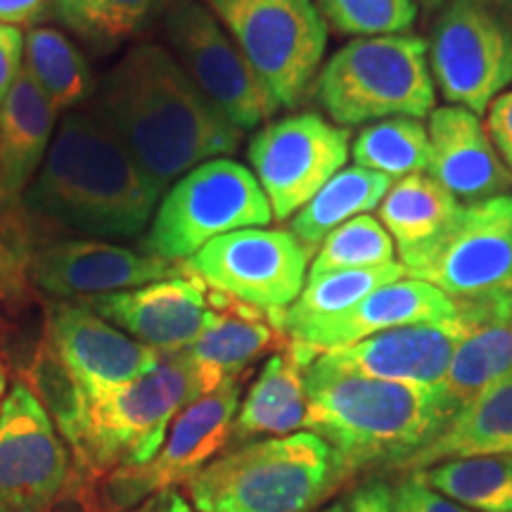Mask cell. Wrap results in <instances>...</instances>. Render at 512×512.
I'll return each instance as SVG.
<instances>
[{
  "instance_id": "6da1fadb",
  "label": "cell",
  "mask_w": 512,
  "mask_h": 512,
  "mask_svg": "<svg viewBox=\"0 0 512 512\" xmlns=\"http://www.w3.org/2000/svg\"><path fill=\"white\" fill-rule=\"evenodd\" d=\"M105 121L162 195L209 159L228 157L242 131L157 43L133 46L107 72L95 98Z\"/></svg>"
},
{
  "instance_id": "7a4b0ae2",
  "label": "cell",
  "mask_w": 512,
  "mask_h": 512,
  "mask_svg": "<svg viewBox=\"0 0 512 512\" xmlns=\"http://www.w3.org/2000/svg\"><path fill=\"white\" fill-rule=\"evenodd\" d=\"M309 420L347 479L399 472L460 411L444 389L375 380L320 354L304 370Z\"/></svg>"
},
{
  "instance_id": "3957f363",
  "label": "cell",
  "mask_w": 512,
  "mask_h": 512,
  "mask_svg": "<svg viewBox=\"0 0 512 512\" xmlns=\"http://www.w3.org/2000/svg\"><path fill=\"white\" fill-rule=\"evenodd\" d=\"M22 202L29 214L72 233L133 238L152 221L162 190L105 121L72 112L57 126Z\"/></svg>"
},
{
  "instance_id": "277c9868",
  "label": "cell",
  "mask_w": 512,
  "mask_h": 512,
  "mask_svg": "<svg viewBox=\"0 0 512 512\" xmlns=\"http://www.w3.org/2000/svg\"><path fill=\"white\" fill-rule=\"evenodd\" d=\"M204 394L188 356L162 354L150 373L100 394H53L62 439L81 465L100 472L145 465L164 444L171 422Z\"/></svg>"
},
{
  "instance_id": "5b68a950",
  "label": "cell",
  "mask_w": 512,
  "mask_h": 512,
  "mask_svg": "<svg viewBox=\"0 0 512 512\" xmlns=\"http://www.w3.org/2000/svg\"><path fill=\"white\" fill-rule=\"evenodd\" d=\"M344 482L335 451L304 430L223 453L185 486L197 512H311Z\"/></svg>"
},
{
  "instance_id": "8992f818",
  "label": "cell",
  "mask_w": 512,
  "mask_h": 512,
  "mask_svg": "<svg viewBox=\"0 0 512 512\" xmlns=\"http://www.w3.org/2000/svg\"><path fill=\"white\" fill-rule=\"evenodd\" d=\"M316 95L328 117L344 128L430 117L434 79L427 43L413 34L354 38L323 64Z\"/></svg>"
},
{
  "instance_id": "52a82bcc",
  "label": "cell",
  "mask_w": 512,
  "mask_h": 512,
  "mask_svg": "<svg viewBox=\"0 0 512 512\" xmlns=\"http://www.w3.org/2000/svg\"><path fill=\"white\" fill-rule=\"evenodd\" d=\"M273 211L245 164L209 159L164 192L152 226L140 242L145 254L183 264L207 242L245 228H264Z\"/></svg>"
},
{
  "instance_id": "ba28073f",
  "label": "cell",
  "mask_w": 512,
  "mask_h": 512,
  "mask_svg": "<svg viewBox=\"0 0 512 512\" xmlns=\"http://www.w3.org/2000/svg\"><path fill=\"white\" fill-rule=\"evenodd\" d=\"M280 107H297L316 79L328 27L316 0H207Z\"/></svg>"
},
{
  "instance_id": "9c48e42d",
  "label": "cell",
  "mask_w": 512,
  "mask_h": 512,
  "mask_svg": "<svg viewBox=\"0 0 512 512\" xmlns=\"http://www.w3.org/2000/svg\"><path fill=\"white\" fill-rule=\"evenodd\" d=\"M406 273L456 304L496 302L512 292V195L460 204L427 245L401 256Z\"/></svg>"
},
{
  "instance_id": "30bf717a",
  "label": "cell",
  "mask_w": 512,
  "mask_h": 512,
  "mask_svg": "<svg viewBox=\"0 0 512 512\" xmlns=\"http://www.w3.org/2000/svg\"><path fill=\"white\" fill-rule=\"evenodd\" d=\"M427 53L441 95L482 117L512 83V0H448Z\"/></svg>"
},
{
  "instance_id": "8fae6325",
  "label": "cell",
  "mask_w": 512,
  "mask_h": 512,
  "mask_svg": "<svg viewBox=\"0 0 512 512\" xmlns=\"http://www.w3.org/2000/svg\"><path fill=\"white\" fill-rule=\"evenodd\" d=\"M159 15L171 55L240 131L259 126L280 110L223 24L200 0H166Z\"/></svg>"
},
{
  "instance_id": "7c38bea8",
  "label": "cell",
  "mask_w": 512,
  "mask_h": 512,
  "mask_svg": "<svg viewBox=\"0 0 512 512\" xmlns=\"http://www.w3.org/2000/svg\"><path fill=\"white\" fill-rule=\"evenodd\" d=\"M309 259L290 230L245 228L207 242L183 271L209 290L278 313L302 294Z\"/></svg>"
},
{
  "instance_id": "4fadbf2b",
  "label": "cell",
  "mask_w": 512,
  "mask_h": 512,
  "mask_svg": "<svg viewBox=\"0 0 512 512\" xmlns=\"http://www.w3.org/2000/svg\"><path fill=\"white\" fill-rule=\"evenodd\" d=\"M242 382L228 380L214 392L192 399L171 422L159 451L138 467L114 470L105 482V503L112 512L131 510L147 498L188 484L230 441L240 408Z\"/></svg>"
},
{
  "instance_id": "5bb4252c",
  "label": "cell",
  "mask_w": 512,
  "mask_h": 512,
  "mask_svg": "<svg viewBox=\"0 0 512 512\" xmlns=\"http://www.w3.org/2000/svg\"><path fill=\"white\" fill-rule=\"evenodd\" d=\"M351 131L320 114L302 112L261 128L249 143L252 174L266 192L275 221H290L344 169Z\"/></svg>"
},
{
  "instance_id": "9a60e30c",
  "label": "cell",
  "mask_w": 512,
  "mask_h": 512,
  "mask_svg": "<svg viewBox=\"0 0 512 512\" xmlns=\"http://www.w3.org/2000/svg\"><path fill=\"white\" fill-rule=\"evenodd\" d=\"M46 354L53 368V394L83 396L138 380L162 358L81 302L50 304Z\"/></svg>"
},
{
  "instance_id": "2e32d148",
  "label": "cell",
  "mask_w": 512,
  "mask_h": 512,
  "mask_svg": "<svg viewBox=\"0 0 512 512\" xmlns=\"http://www.w3.org/2000/svg\"><path fill=\"white\" fill-rule=\"evenodd\" d=\"M69 479V451L46 403L15 382L0 408V512H50Z\"/></svg>"
},
{
  "instance_id": "e0dca14e",
  "label": "cell",
  "mask_w": 512,
  "mask_h": 512,
  "mask_svg": "<svg viewBox=\"0 0 512 512\" xmlns=\"http://www.w3.org/2000/svg\"><path fill=\"white\" fill-rule=\"evenodd\" d=\"M183 273V264L100 240L50 242L29 259L31 283L55 302H81Z\"/></svg>"
},
{
  "instance_id": "ac0fdd59",
  "label": "cell",
  "mask_w": 512,
  "mask_h": 512,
  "mask_svg": "<svg viewBox=\"0 0 512 512\" xmlns=\"http://www.w3.org/2000/svg\"><path fill=\"white\" fill-rule=\"evenodd\" d=\"M81 304L145 347L159 354H181L195 344L207 323L209 287L183 273L133 290L81 299Z\"/></svg>"
},
{
  "instance_id": "d6986e66",
  "label": "cell",
  "mask_w": 512,
  "mask_h": 512,
  "mask_svg": "<svg viewBox=\"0 0 512 512\" xmlns=\"http://www.w3.org/2000/svg\"><path fill=\"white\" fill-rule=\"evenodd\" d=\"M456 316L458 304L453 299H448L437 287L406 275L396 283L370 292L351 309L292 332L287 335V344L318 358L320 354L347 349L380 332L406 328V325L448 323Z\"/></svg>"
},
{
  "instance_id": "ffe728a7",
  "label": "cell",
  "mask_w": 512,
  "mask_h": 512,
  "mask_svg": "<svg viewBox=\"0 0 512 512\" xmlns=\"http://www.w3.org/2000/svg\"><path fill=\"white\" fill-rule=\"evenodd\" d=\"M470 320L458 306V316L448 323L406 325L373 335L347 349L328 351L332 363L375 380L439 387L444 382L458 344Z\"/></svg>"
},
{
  "instance_id": "44dd1931",
  "label": "cell",
  "mask_w": 512,
  "mask_h": 512,
  "mask_svg": "<svg viewBox=\"0 0 512 512\" xmlns=\"http://www.w3.org/2000/svg\"><path fill=\"white\" fill-rule=\"evenodd\" d=\"M427 174L467 204L505 195L512 171L496 152L486 124L463 107H439L430 114Z\"/></svg>"
},
{
  "instance_id": "7402d4cb",
  "label": "cell",
  "mask_w": 512,
  "mask_h": 512,
  "mask_svg": "<svg viewBox=\"0 0 512 512\" xmlns=\"http://www.w3.org/2000/svg\"><path fill=\"white\" fill-rule=\"evenodd\" d=\"M278 313L209 290L207 323L195 344L183 351L200 375L204 394L228 380H240L249 363L266 351L287 347Z\"/></svg>"
},
{
  "instance_id": "603a6c76",
  "label": "cell",
  "mask_w": 512,
  "mask_h": 512,
  "mask_svg": "<svg viewBox=\"0 0 512 512\" xmlns=\"http://www.w3.org/2000/svg\"><path fill=\"white\" fill-rule=\"evenodd\" d=\"M57 110L24 72L0 102V207L24 200L55 138Z\"/></svg>"
},
{
  "instance_id": "cb8c5ba5",
  "label": "cell",
  "mask_w": 512,
  "mask_h": 512,
  "mask_svg": "<svg viewBox=\"0 0 512 512\" xmlns=\"http://www.w3.org/2000/svg\"><path fill=\"white\" fill-rule=\"evenodd\" d=\"M512 453V373L453 415L430 446L422 448L399 472H418L456 458ZM396 472V475H399Z\"/></svg>"
},
{
  "instance_id": "d4e9b609",
  "label": "cell",
  "mask_w": 512,
  "mask_h": 512,
  "mask_svg": "<svg viewBox=\"0 0 512 512\" xmlns=\"http://www.w3.org/2000/svg\"><path fill=\"white\" fill-rule=\"evenodd\" d=\"M306 368L309 366L290 347L275 351L240 403L230 439L242 444L254 437H287L304 432L309 420Z\"/></svg>"
},
{
  "instance_id": "484cf974",
  "label": "cell",
  "mask_w": 512,
  "mask_h": 512,
  "mask_svg": "<svg viewBox=\"0 0 512 512\" xmlns=\"http://www.w3.org/2000/svg\"><path fill=\"white\" fill-rule=\"evenodd\" d=\"M458 306L470 320V328L453 354L441 389L463 408L512 373V323L498 316L494 302Z\"/></svg>"
},
{
  "instance_id": "4316f807",
  "label": "cell",
  "mask_w": 512,
  "mask_h": 512,
  "mask_svg": "<svg viewBox=\"0 0 512 512\" xmlns=\"http://www.w3.org/2000/svg\"><path fill=\"white\" fill-rule=\"evenodd\" d=\"M392 183V178L361 169V166L342 169L313 195L306 207L292 216L290 233L313 259L332 230L380 207Z\"/></svg>"
},
{
  "instance_id": "83f0119b",
  "label": "cell",
  "mask_w": 512,
  "mask_h": 512,
  "mask_svg": "<svg viewBox=\"0 0 512 512\" xmlns=\"http://www.w3.org/2000/svg\"><path fill=\"white\" fill-rule=\"evenodd\" d=\"M377 209L380 223L403 256L437 238L456 219L460 202L425 171L394 181Z\"/></svg>"
},
{
  "instance_id": "f1b7e54d",
  "label": "cell",
  "mask_w": 512,
  "mask_h": 512,
  "mask_svg": "<svg viewBox=\"0 0 512 512\" xmlns=\"http://www.w3.org/2000/svg\"><path fill=\"white\" fill-rule=\"evenodd\" d=\"M403 264H384L373 268H349V271H332L306 278L302 294L294 299L292 306L278 313L283 335L318 323V320L332 318L337 313L351 309V306L366 299L370 292L406 278Z\"/></svg>"
},
{
  "instance_id": "f546056e",
  "label": "cell",
  "mask_w": 512,
  "mask_h": 512,
  "mask_svg": "<svg viewBox=\"0 0 512 512\" xmlns=\"http://www.w3.org/2000/svg\"><path fill=\"white\" fill-rule=\"evenodd\" d=\"M24 72L36 81L57 112L72 110L93 93V76L86 57L53 27H31L27 31Z\"/></svg>"
},
{
  "instance_id": "4dcf8cb0",
  "label": "cell",
  "mask_w": 512,
  "mask_h": 512,
  "mask_svg": "<svg viewBox=\"0 0 512 512\" xmlns=\"http://www.w3.org/2000/svg\"><path fill=\"white\" fill-rule=\"evenodd\" d=\"M427 484L472 512H512V453L444 460L420 470Z\"/></svg>"
},
{
  "instance_id": "1f68e13d",
  "label": "cell",
  "mask_w": 512,
  "mask_h": 512,
  "mask_svg": "<svg viewBox=\"0 0 512 512\" xmlns=\"http://www.w3.org/2000/svg\"><path fill=\"white\" fill-rule=\"evenodd\" d=\"M356 166L377 171L392 181L403 176L425 174L430 164V133L420 119L396 117L375 121L351 143Z\"/></svg>"
},
{
  "instance_id": "d6a6232c",
  "label": "cell",
  "mask_w": 512,
  "mask_h": 512,
  "mask_svg": "<svg viewBox=\"0 0 512 512\" xmlns=\"http://www.w3.org/2000/svg\"><path fill=\"white\" fill-rule=\"evenodd\" d=\"M166 0H55L57 22L91 46H119L147 27Z\"/></svg>"
},
{
  "instance_id": "836d02e7",
  "label": "cell",
  "mask_w": 512,
  "mask_h": 512,
  "mask_svg": "<svg viewBox=\"0 0 512 512\" xmlns=\"http://www.w3.org/2000/svg\"><path fill=\"white\" fill-rule=\"evenodd\" d=\"M394 264V240L375 216H356L332 230L318 252L313 254L311 271L306 278L349 271V268H373Z\"/></svg>"
},
{
  "instance_id": "e575fe53",
  "label": "cell",
  "mask_w": 512,
  "mask_h": 512,
  "mask_svg": "<svg viewBox=\"0 0 512 512\" xmlns=\"http://www.w3.org/2000/svg\"><path fill=\"white\" fill-rule=\"evenodd\" d=\"M337 31L349 36L406 34L418 17L415 0H316Z\"/></svg>"
},
{
  "instance_id": "d590c367",
  "label": "cell",
  "mask_w": 512,
  "mask_h": 512,
  "mask_svg": "<svg viewBox=\"0 0 512 512\" xmlns=\"http://www.w3.org/2000/svg\"><path fill=\"white\" fill-rule=\"evenodd\" d=\"M396 512H472L427 484L422 472H399L392 484Z\"/></svg>"
},
{
  "instance_id": "8d00e7d4",
  "label": "cell",
  "mask_w": 512,
  "mask_h": 512,
  "mask_svg": "<svg viewBox=\"0 0 512 512\" xmlns=\"http://www.w3.org/2000/svg\"><path fill=\"white\" fill-rule=\"evenodd\" d=\"M24 69V34L19 27L0 24V102Z\"/></svg>"
},
{
  "instance_id": "74e56055",
  "label": "cell",
  "mask_w": 512,
  "mask_h": 512,
  "mask_svg": "<svg viewBox=\"0 0 512 512\" xmlns=\"http://www.w3.org/2000/svg\"><path fill=\"white\" fill-rule=\"evenodd\" d=\"M344 501L349 505V512H396L392 482L380 475L363 479Z\"/></svg>"
},
{
  "instance_id": "f35d334b",
  "label": "cell",
  "mask_w": 512,
  "mask_h": 512,
  "mask_svg": "<svg viewBox=\"0 0 512 512\" xmlns=\"http://www.w3.org/2000/svg\"><path fill=\"white\" fill-rule=\"evenodd\" d=\"M486 131L496 143L498 155L505 164H512V91L501 93L486 110Z\"/></svg>"
},
{
  "instance_id": "ab89813d",
  "label": "cell",
  "mask_w": 512,
  "mask_h": 512,
  "mask_svg": "<svg viewBox=\"0 0 512 512\" xmlns=\"http://www.w3.org/2000/svg\"><path fill=\"white\" fill-rule=\"evenodd\" d=\"M48 0H0V24L24 27L34 24L46 10Z\"/></svg>"
},
{
  "instance_id": "60d3db41",
  "label": "cell",
  "mask_w": 512,
  "mask_h": 512,
  "mask_svg": "<svg viewBox=\"0 0 512 512\" xmlns=\"http://www.w3.org/2000/svg\"><path fill=\"white\" fill-rule=\"evenodd\" d=\"M138 512H197L192 505L185 501L181 494H176L174 489L162 491L155 498H150V503L143 505Z\"/></svg>"
},
{
  "instance_id": "b9f144b4",
  "label": "cell",
  "mask_w": 512,
  "mask_h": 512,
  "mask_svg": "<svg viewBox=\"0 0 512 512\" xmlns=\"http://www.w3.org/2000/svg\"><path fill=\"white\" fill-rule=\"evenodd\" d=\"M494 304H496L498 316H503L505 320H510V323H512V292H508L501 299H496Z\"/></svg>"
},
{
  "instance_id": "7bdbcfd3",
  "label": "cell",
  "mask_w": 512,
  "mask_h": 512,
  "mask_svg": "<svg viewBox=\"0 0 512 512\" xmlns=\"http://www.w3.org/2000/svg\"><path fill=\"white\" fill-rule=\"evenodd\" d=\"M5 389H8V370H5L3 358H0V408H3L5 396H8V392H5Z\"/></svg>"
},
{
  "instance_id": "ee69618b",
  "label": "cell",
  "mask_w": 512,
  "mask_h": 512,
  "mask_svg": "<svg viewBox=\"0 0 512 512\" xmlns=\"http://www.w3.org/2000/svg\"><path fill=\"white\" fill-rule=\"evenodd\" d=\"M446 3H448V0H420V5L425 10H439V8H444Z\"/></svg>"
},
{
  "instance_id": "f6af8a7d",
  "label": "cell",
  "mask_w": 512,
  "mask_h": 512,
  "mask_svg": "<svg viewBox=\"0 0 512 512\" xmlns=\"http://www.w3.org/2000/svg\"><path fill=\"white\" fill-rule=\"evenodd\" d=\"M320 512H349V505H347V501H335V503L328 505V508H323Z\"/></svg>"
},
{
  "instance_id": "bcb514c9",
  "label": "cell",
  "mask_w": 512,
  "mask_h": 512,
  "mask_svg": "<svg viewBox=\"0 0 512 512\" xmlns=\"http://www.w3.org/2000/svg\"><path fill=\"white\" fill-rule=\"evenodd\" d=\"M508 169H510V171H512V164H510V166H508Z\"/></svg>"
}]
</instances>
